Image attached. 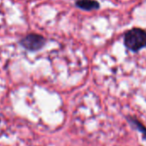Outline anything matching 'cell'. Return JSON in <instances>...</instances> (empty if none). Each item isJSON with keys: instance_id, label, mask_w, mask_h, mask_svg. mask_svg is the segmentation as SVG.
I'll use <instances>...</instances> for the list:
<instances>
[{"instance_id": "obj_1", "label": "cell", "mask_w": 146, "mask_h": 146, "mask_svg": "<svg viewBox=\"0 0 146 146\" xmlns=\"http://www.w3.org/2000/svg\"><path fill=\"white\" fill-rule=\"evenodd\" d=\"M124 44L131 52H138L146 46V31L134 28L127 31L124 36Z\"/></svg>"}, {"instance_id": "obj_2", "label": "cell", "mask_w": 146, "mask_h": 146, "mask_svg": "<svg viewBox=\"0 0 146 146\" xmlns=\"http://www.w3.org/2000/svg\"><path fill=\"white\" fill-rule=\"evenodd\" d=\"M21 45L29 50V51H37L40 50L46 43V40L43 36L36 34H30L22 39L20 41Z\"/></svg>"}, {"instance_id": "obj_3", "label": "cell", "mask_w": 146, "mask_h": 146, "mask_svg": "<svg viewBox=\"0 0 146 146\" xmlns=\"http://www.w3.org/2000/svg\"><path fill=\"white\" fill-rule=\"evenodd\" d=\"M76 5L82 10L93 11L100 8V5L96 0H78Z\"/></svg>"}, {"instance_id": "obj_4", "label": "cell", "mask_w": 146, "mask_h": 146, "mask_svg": "<svg viewBox=\"0 0 146 146\" xmlns=\"http://www.w3.org/2000/svg\"><path fill=\"white\" fill-rule=\"evenodd\" d=\"M127 120L130 122V124L131 125V126H133L137 131H139L143 135V137L146 139V127L142 123H140L136 118L129 117V118H127Z\"/></svg>"}]
</instances>
